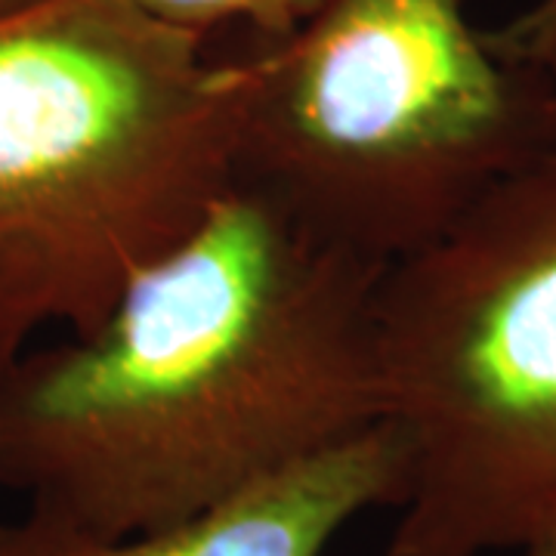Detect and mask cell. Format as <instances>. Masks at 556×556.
<instances>
[{
	"label": "cell",
	"instance_id": "9c48e42d",
	"mask_svg": "<svg viewBox=\"0 0 556 556\" xmlns=\"http://www.w3.org/2000/svg\"><path fill=\"white\" fill-rule=\"evenodd\" d=\"M28 3H35V0H0V16H3V13H13V10H22V7H28Z\"/></svg>",
	"mask_w": 556,
	"mask_h": 556
},
{
	"label": "cell",
	"instance_id": "3957f363",
	"mask_svg": "<svg viewBox=\"0 0 556 556\" xmlns=\"http://www.w3.org/2000/svg\"><path fill=\"white\" fill-rule=\"evenodd\" d=\"M251 62L236 179L383 266L556 149V72L470 0H321Z\"/></svg>",
	"mask_w": 556,
	"mask_h": 556
},
{
	"label": "cell",
	"instance_id": "52a82bcc",
	"mask_svg": "<svg viewBox=\"0 0 556 556\" xmlns=\"http://www.w3.org/2000/svg\"><path fill=\"white\" fill-rule=\"evenodd\" d=\"M501 50L526 62H538L556 72V0H538L517 20L492 31Z\"/></svg>",
	"mask_w": 556,
	"mask_h": 556
},
{
	"label": "cell",
	"instance_id": "277c9868",
	"mask_svg": "<svg viewBox=\"0 0 556 556\" xmlns=\"http://www.w3.org/2000/svg\"><path fill=\"white\" fill-rule=\"evenodd\" d=\"M405 492L383 556L514 554L556 526V149L378 285Z\"/></svg>",
	"mask_w": 556,
	"mask_h": 556
},
{
	"label": "cell",
	"instance_id": "6da1fadb",
	"mask_svg": "<svg viewBox=\"0 0 556 556\" xmlns=\"http://www.w3.org/2000/svg\"><path fill=\"white\" fill-rule=\"evenodd\" d=\"M383 269L236 179L93 331L0 371V492L139 535L375 430Z\"/></svg>",
	"mask_w": 556,
	"mask_h": 556
},
{
	"label": "cell",
	"instance_id": "8992f818",
	"mask_svg": "<svg viewBox=\"0 0 556 556\" xmlns=\"http://www.w3.org/2000/svg\"><path fill=\"white\" fill-rule=\"evenodd\" d=\"M142 13L170 28L211 38L226 25H248L263 43L294 35L321 0H134Z\"/></svg>",
	"mask_w": 556,
	"mask_h": 556
},
{
	"label": "cell",
	"instance_id": "7a4b0ae2",
	"mask_svg": "<svg viewBox=\"0 0 556 556\" xmlns=\"http://www.w3.org/2000/svg\"><path fill=\"white\" fill-rule=\"evenodd\" d=\"M251 56L134 0L0 16V371L87 334L236 182Z\"/></svg>",
	"mask_w": 556,
	"mask_h": 556
},
{
	"label": "cell",
	"instance_id": "ba28073f",
	"mask_svg": "<svg viewBox=\"0 0 556 556\" xmlns=\"http://www.w3.org/2000/svg\"><path fill=\"white\" fill-rule=\"evenodd\" d=\"M514 556H556V526L514 551Z\"/></svg>",
	"mask_w": 556,
	"mask_h": 556
},
{
	"label": "cell",
	"instance_id": "5b68a950",
	"mask_svg": "<svg viewBox=\"0 0 556 556\" xmlns=\"http://www.w3.org/2000/svg\"><path fill=\"white\" fill-rule=\"evenodd\" d=\"M402 492L405 452L383 420L155 532L105 538L25 510L0 522V556H325L368 510H396Z\"/></svg>",
	"mask_w": 556,
	"mask_h": 556
}]
</instances>
